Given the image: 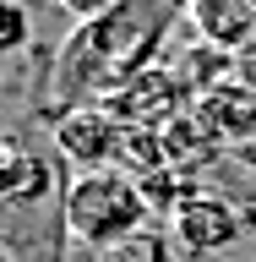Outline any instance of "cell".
I'll return each instance as SVG.
<instances>
[{"label":"cell","mask_w":256,"mask_h":262,"mask_svg":"<svg viewBox=\"0 0 256 262\" xmlns=\"http://www.w3.org/2000/svg\"><path fill=\"white\" fill-rule=\"evenodd\" d=\"M180 11H185V0H114L109 11L77 22L71 44L55 60V104H60V115L82 110V104H104L131 77L153 71Z\"/></svg>","instance_id":"cell-1"},{"label":"cell","mask_w":256,"mask_h":262,"mask_svg":"<svg viewBox=\"0 0 256 262\" xmlns=\"http://www.w3.org/2000/svg\"><path fill=\"white\" fill-rule=\"evenodd\" d=\"M147 196H142V180L126 175L120 164L109 169H87V175H71L60 186V224L65 235L87 251H109L120 246L126 235L147 224Z\"/></svg>","instance_id":"cell-2"},{"label":"cell","mask_w":256,"mask_h":262,"mask_svg":"<svg viewBox=\"0 0 256 262\" xmlns=\"http://www.w3.org/2000/svg\"><path fill=\"white\" fill-rule=\"evenodd\" d=\"M49 131H55V153H60L77 175H87V169H109V164L120 159V142H126V126H120L104 104L65 110Z\"/></svg>","instance_id":"cell-3"},{"label":"cell","mask_w":256,"mask_h":262,"mask_svg":"<svg viewBox=\"0 0 256 262\" xmlns=\"http://www.w3.org/2000/svg\"><path fill=\"white\" fill-rule=\"evenodd\" d=\"M104 110L120 120V126H169L180 110H191V82H180L175 71H142V77H131L120 93L104 98Z\"/></svg>","instance_id":"cell-4"},{"label":"cell","mask_w":256,"mask_h":262,"mask_svg":"<svg viewBox=\"0 0 256 262\" xmlns=\"http://www.w3.org/2000/svg\"><path fill=\"white\" fill-rule=\"evenodd\" d=\"M169 229H175V241L185 257H218V251H229V246L245 235L240 224V208L235 202H224V196H191L185 208L169 219Z\"/></svg>","instance_id":"cell-5"},{"label":"cell","mask_w":256,"mask_h":262,"mask_svg":"<svg viewBox=\"0 0 256 262\" xmlns=\"http://www.w3.org/2000/svg\"><path fill=\"white\" fill-rule=\"evenodd\" d=\"M55 186H60V175H55L49 159H38V153H28V147H16V142H0V208L28 213Z\"/></svg>","instance_id":"cell-6"},{"label":"cell","mask_w":256,"mask_h":262,"mask_svg":"<svg viewBox=\"0 0 256 262\" xmlns=\"http://www.w3.org/2000/svg\"><path fill=\"white\" fill-rule=\"evenodd\" d=\"M191 110L202 115L229 147L245 142V137H256V88H245V82H229V77L213 82L207 93L191 98Z\"/></svg>","instance_id":"cell-7"},{"label":"cell","mask_w":256,"mask_h":262,"mask_svg":"<svg viewBox=\"0 0 256 262\" xmlns=\"http://www.w3.org/2000/svg\"><path fill=\"white\" fill-rule=\"evenodd\" d=\"M185 16L213 49L256 44V0H185Z\"/></svg>","instance_id":"cell-8"},{"label":"cell","mask_w":256,"mask_h":262,"mask_svg":"<svg viewBox=\"0 0 256 262\" xmlns=\"http://www.w3.org/2000/svg\"><path fill=\"white\" fill-rule=\"evenodd\" d=\"M164 131V153H169V169H191V175H202V169H213V164L229 153V142L218 137V131L202 120L196 110H180Z\"/></svg>","instance_id":"cell-9"},{"label":"cell","mask_w":256,"mask_h":262,"mask_svg":"<svg viewBox=\"0 0 256 262\" xmlns=\"http://www.w3.org/2000/svg\"><path fill=\"white\" fill-rule=\"evenodd\" d=\"M175 251H180L175 229L142 224L136 235H126L120 246H109V251H104V262H175Z\"/></svg>","instance_id":"cell-10"},{"label":"cell","mask_w":256,"mask_h":262,"mask_svg":"<svg viewBox=\"0 0 256 262\" xmlns=\"http://www.w3.org/2000/svg\"><path fill=\"white\" fill-rule=\"evenodd\" d=\"M33 38V16L22 0H0V55H16V49H28Z\"/></svg>","instance_id":"cell-11"},{"label":"cell","mask_w":256,"mask_h":262,"mask_svg":"<svg viewBox=\"0 0 256 262\" xmlns=\"http://www.w3.org/2000/svg\"><path fill=\"white\" fill-rule=\"evenodd\" d=\"M55 6H65V11L77 16V22H87V16H98V11H109L114 0H55Z\"/></svg>","instance_id":"cell-12"},{"label":"cell","mask_w":256,"mask_h":262,"mask_svg":"<svg viewBox=\"0 0 256 262\" xmlns=\"http://www.w3.org/2000/svg\"><path fill=\"white\" fill-rule=\"evenodd\" d=\"M229 159H235V164H245V169L256 175V137H245V142H235V147H229Z\"/></svg>","instance_id":"cell-13"},{"label":"cell","mask_w":256,"mask_h":262,"mask_svg":"<svg viewBox=\"0 0 256 262\" xmlns=\"http://www.w3.org/2000/svg\"><path fill=\"white\" fill-rule=\"evenodd\" d=\"M240 224H245V229H256V202H245V208H240Z\"/></svg>","instance_id":"cell-14"},{"label":"cell","mask_w":256,"mask_h":262,"mask_svg":"<svg viewBox=\"0 0 256 262\" xmlns=\"http://www.w3.org/2000/svg\"><path fill=\"white\" fill-rule=\"evenodd\" d=\"M0 262H11V257H0Z\"/></svg>","instance_id":"cell-15"}]
</instances>
